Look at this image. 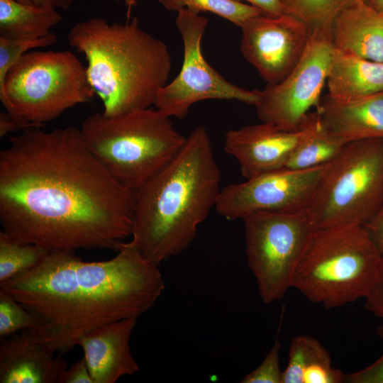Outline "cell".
<instances>
[{"mask_svg":"<svg viewBox=\"0 0 383 383\" xmlns=\"http://www.w3.org/2000/svg\"><path fill=\"white\" fill-rule=\"evenodd\" d=\"M135 192L86 146L79 128H26L0 152V222L47 250H117L131 235Z\"/></svg>","mask_w":383,"mask_h":383,"instance_id":"cell-1","label":"cell"},{"mask_svg":"<svg viewBox=\"0 0 383 383\" xmlns=\"http://www.w3.org/2000/svg\"><path fill=\"white\" fill-rule=\"evenodd\" d=\"M165 284L158 265L130 240L113 257L86 261L73 251H49L34 267L0 284L35 317L31 329L60 355L87 333L148 312Z\"/></svg>","mask_w":383,"mask_h":383,"instance_id":"cell-2","label":"cell"},{"mask_svg":"<svg viewBox=\"0 0 383 383\" xmlns=\"http://www.w3.org/2000/svg\"><path fill=\"white\" fill-rule=\"evenodd\" d=\"M220 183L209 134L199 126L177 154L135 192L131 240L157 265L183 252L216 207Z\"/></svg>","mask_w":383,"mask_h":383,"instance_id":"cell-3","label":"cell"},{"mask_svg":"<svg viewBox=\"0 0 383 383\" xmlns=\"http://www.w3.org/2000/svg\"><path fill=\"white\" fill-rule=\"evenodd\" d=\"M67 40L84 55L89 82L106 116L152 107L167 83L169 48L144 30L136 17L123 24L101 17L82 21L70 29Z\"/></svg>","mask_w":383,"mask_h":383,"instance_id":"cell-4","label":"cell"},{"mask_svg":"<svg viewBox=\"0 0 383 383\" xmlns=\"http://www.w3.org/2000/svg\"><path fill=\"white\" fill-rule=\"evenodd\" d=\"M79 129L91 152L119 183L134 192L165 166L186 140L170 117L152 107L115 117L95 112Z\"/></svg>","mask_w":383,"mask_h":383,"instance_id":"cell-5","label":"cell"},{"mask_svg":"<svg viewBox=\"0 0 383 383\" xmlns=\"http://www.w3.org/2000/svg\"><path fill=\"white\" fill-rule=\"evenodd\" d=\"M382 255L362 225L316 229L294 272L292 287L330 309L365 298Z\"/></svg>","mask_w":383,"mask_h":383,"instance_id":"cell-6","label":"cell"},{"mask_svg":"<svg viewBox=\"0 0 383 383\" xmlns=\"http://www.w3.org/2000/svg\"><path fill=\"white\" fill-rule=\"evenodd\" d=\"M95 93L87 67L70 50L28 51L9 71L0 101L28 128L50 122Z\"/></svg>","mask_w":383,"mask_h":383,"instance_id":"cell-7","label":"cell"},{"mask_svg":"<svg viewBox=\"0 0 383 383\" xmlns=\"http://www.w3.org/2000/svg\"><path fill=\"white\" fill-rule=\"evenodd\" d=\"M383 205V138L346 143L326 165L307 210L316 229L364 226Z\"/></svg>","mask_w":383,"mask_h":383,"instance_id":"cell-8","label":"cell"},{"mask_svg":"<svg viewBox=\"0 0 383 383\" xmlns=\"http://www.w3.org/2000/svg\"><path fill=\"white\" fill-rule=\"evenodd\" d=\"M245 255L265 304L282 299L316 230L306 211L257 212L243 219Z\"/></svg>","mask_w":383,"mask_h":383,"instance_id":"cell-9","label":"cell"},{"mask_svg":"<svg viewBox=\"0 0 383 383\" xmlns=\"http://www.w3.org/2000/svg\"><path fill=\"white\" fill-rule=\"evenodd\" d=\"M177 12L175 23L184 48L182 66L177 77L158 91L155 107L170 118L181 119L195 103L204 100H236L255 106L260 90L228 81L204 58L201 43L208 19L185 9Z\"/></svg>","mask_w":383,"mask_h":383,"instance_id":"cell-10","label":"cell"},{"mask_svg":"<svg viewBox=\"0 0 383 383\" xmlns=\"http://www.w3.org/2000/svg\"><path fill=\"white\" fill-rule=\"evenodd\" d=\"M331 26L311 30L305 50L293 70L281 82L260 91L255 106L262 122L295 131L309 110L317 109L330 67Z\"/></svg>","mask_w":383,"mask_h":383,"instance_id":"cell-11","label":"cell"},{"mask_svg":"<svg viewBox=\"0 0 383 383\" xmlns=\"http://www.w3.org/2000/svg\"><path fill=\"white\" fill-rule=\"evenodd\" d=\"M326 165L305 170L282 168L228 184L221 187L215 209L228 220H243L257 212L306 211Z\"/></svg>","mask_w":383,"mask_h":383,"instance_id":"cell-12","label":"cell"},{"mask_svg":"<svg viewBox=\"0 0 383 383\" xmlns=\"http://www.w3.org/2000/svg\"><path fill=\"white\" fill-rule=\"evenodd\" d=\"M240 51L267 84L281 82L296 66L311 30L301 20L284 13H262L240 27Z\"/></svg>","mask_w":383,"mask_h":383,"instance_id":"cell-13","label":"cell"},{"mask_svg":"<svg viewBox=\"0 0 383 383\" xmlns=\"http://www.w3.org/2000/svg\"><path fill=\"white\" fill-rule=\"evenodd\" d=\"M305 131L302 125L289 131L261 121L227 131L223 148L237 160L242 176L250 179L285 168Z\"/></svg>","mask_w":383,"mask_h":383,"instance_id":"cell-14","label":"cell"},{"mask_svg":"<svg viewBox=\"0 0 383 383\" xmlns=\"http://www.w3.org/2000/svg\"><path fill=\"white\" fill-rule=\"evenodd\" d=\"M60 354L31 329L0 341L1 383H62L67 368Z\"/></svg>","mask_w":383,"mask_h":383,"instance_id":"cell-15","label":"cell"},{"mask_svg":"<svg viewBox=\"0 0 383 383\" xmlns=\"http://www.w3.org/2000/svg\"><path fill=\"white\" fill-rule=\"evenodd\" d=\"M137 320L131 318L106 324L79 340L78 346L83 350L94 383H115L139 371L130 347Z\"/></svg>","mask_w":383,"mask_h":383,"instance_id":"cell-16","label":"cell"},{"mask_svg":"<svg viewBox=\"0 0 383 383\" xmlns=\"http://www.w3.org/2000/svg\"><path fill=\"white\" fill-rule=\"evenodd\" d=\"M316 111L325 130L345 143L383 138V91L344 101L325 95Z\"/></svg>","mask_w":383,"mask_h":383,"instance_id":"cell-17","label":"cell"},{"mask_svg":"<svg viewBox=\"0 0 383 383\" xmlns=\"http://www.w3.org/2000/svg\"><path fill=\"white\" fill-rule=\"evenodd\" d=\"M331 39L337 50L383 62V13L355 0L334 18Z\"/></svg>","mask_w":383,"mask_h":383,"instance_id":"cell-18","label":"cell"},{"mask_svg":"<svg viewBox=\"0 0 383 383\" xmlns=\"http://www.w3.org/2000/svg\"><path fill=\"white\" fill-rule=\"evenodd\" d=\"M328 96L349 101L383 91V62L333 49L326 79Z\"/></svg>","mask_w":383,"mask_h":383,"instance_id":"cell-19","label":"cell"},{"mask_svg":"<svg viewBox=\"0 0 383 383\" xmlns=\"http://www.w3.org/2000/svg\"><path fill=\"white\" fill-rule=\"evenodd\" d=\"M62 20L57 9L0 0V36L14 40H38L50 35Z\"/></svg>","mask_w":383,"mask_h":383,"instance_id":"cell-20","label":"cell"},{"mask_svg":"<svg viewBox=\"0 0 383 383\" xmlns=\"http://www.w3.org/2000/svg\"><path fill=\"white\" fill-rule=\"evenodd\" d=\"M301 125L305 128V134L291 154L285 168L305 170L326 165L346 144L325 130L316 111L309 112Z\"/></svg>","mask_w":383,"mask_h":383,"instance_id":"cell-21","label":"cell"},{"mask_svg":"<svg viewBox=\"0 0 383 383\" xmlns=\"http://www.w3.org/2000/svg\"><path fill=\"white\" fill-rule=\"evenodd\" d=\"M0 231V284L34 267L49 252Z\"/></svg>","mask_w":383,"mask_h":383,"instance_id":"cell-22","label":"cell"},{"mask_svg":"<svg viewBox=\"0 0 383 383\" xmlns=\"http://www.w3.org/2000/svg\"><path fill=\"white\" fill-rule=\"evenodd\" d=\"M167 10L187 9L194 13L209 12L240 28L248 19L265 13L250 4L234 0H158Z\"/></svg>","mask_w":383,"mask_h":383,"instance_id":"cell-23","label":"cell"},{"mask_svg":"<svg viewBox=\"0 0 383 383\" xmlns=\"http://www.w3.org/2000/svg\"><path fill=\"white\" fill-rule=\"evenodd\" d=\"M326 362H331V356L318 340L309 335L294 336L289 350V361L283 370L282 383H302L307 370Z\"/></svg>","mask_w":383,"mask_h":383,"instance_id":"cell-24","label":"cell"},{"mask_svg":"<svg viewBox=\"0 0 383 383\" xmlns=\"http://www.w3.org/2000/svg\"><path fill=\"white\" fill-rule=\"evenodd\" d=\"M355 0H282L284 13L303 21L310 30L331 26L336 15Z\"/></svg>","mask_w":383,"mask_h":383,"instance_id":"cell-25","label":"cell"},{"mask_svg":"<svg viewBox=\"0 0 383 383\" xmlns=\"http://www.w3.org/2000/svg\"><path fill=\"white\" fill-rule=\"evenodd\" d=\"M52 33L38 40H14L0 36V94L4 89L6 78L11 68L30 50L45 48L56 43Z\"/></svg>","mask_w":383,"mask_h":383,"instance_id":"cell-26","label":"cell"},{"mask_svg":"<svg viewBox=\"0 0 383 383\" xmlns=\"http://www.w3.org/2000/svg\"><path fill=\"white\" fill-rule=\"evenodd\" d=\"M34 316L21 303L0 292V338H4L28 329H34Z\"/></svg>","mask_w":383,"mask_h":383,"instance_id":"cell-27","label":"cell"},{"mask_svg":"<svg viewBox=\"0 0 383 383\" xmlns=\"http://www.w3.org/2000/svg\"><path fill=\"white\" fill-rule=\"evenodd\" d=\"M281 345L276 340L260 365L247 374L241 383H282L283 371L279 365Z\"/></svg>","mask_w":383,"mask_h":383,"instance_id":"cell-28","label":"cell"},{"mask_svg":"<svg viewBox=\"0 0 383 383\" xmlns=\"http://www.w3.org/2000/svg\"><path fill=\"white\" fill-rule=\"evenodd\" d=\"M383 342V324L377 330ZM345 382L348 383H383V353L369 366L358 371L345 374Z\"/></svg>","mask_w":383,"mask_h":383,"instance_id":"cell-29","label":"cell"},{"mask_svg":"<svg viewBox=\"0 0 383 383\" xmlns=\"http://www.w3.org/2000/svg\"><path fill=\"white\" fill-rule=\"evenodd\" d=\"M365 299V309L383 321V255L370 292Z\"/></svg>","mask_w":383,"mask_h":383,"instance_id":"cell-30","label":"cell"},{"mask_svg":"<svg viewBox=\"0 0 383 383\" xmlns=\"http://www.w3.org/2000/svg\"><path fill=\"white\" fill-rule=\"evenodd\" d=\"M62 383H94L84 357L67 368Z\"/></svg>","mask_w":383,"mask_h":383,"instance_id":"cell-31","label":"cell"},{"mask_svg":"<svg viewBox=\"0 0 383 383\" xmlns=\"http://www.w3.org/2000/svg\"><path fill=\"white\" fill-rule=\"evenodd\" d=\"M363 226L380 254L383 255V205L376 215Z\"/></svg>","mask_w":383,"mask_h":383,"instance_id":"cell-32","label":"cell"},{"mask_svg":"<svg viewBox=\"0 0 383 383\" xmlns=\"http://www.w3.org/2000/svg\"><path fill=\"white\" fill-rule=\"evenodd\" d=\"M254 6L267 14L279 16L285 13L282 0H234Z\"/></svg>","mask_w":383,"mask_h":383,"instance_id":"cell-33","label":"cell"},{"mask_svg":"<svg viewBox=\"0 0 383 383\" xmlns=\"http://www.w3.org/2000/svg\"><path fill=\"white\" fill-rule=\"evenodd\" d=\"M28 128L27 126L21 123L18 120L13 118L6 111H1L0 112V137H4L9 133L17 131H23Z\"/></svg>","mask_w":383,"mask_h":383,"instance_id":"cell-34","label":"cell"},{"mask_svg":"<svg viewBox=\"0 0 383 383\" xmlns=\"http://www.w3.org/2000/svg\"><path fill=\"white\" fill-rule=\"evenodd\" d=\"M31 1L38 6L57 10H68L73 3V0H31Z\"/></svg>","mask_w":383,"mask_h":383,"instance_id":"cell-35","label":"cell"},{"mask_svg":"<svg viewBox=\"0 0 383 383\" xmlns=\"http://www.w3.org/2000/svg\"><path fill=\"white\" fill-rule=\"evenodd\" d=\"M116 2H122L127 8V17L130 18L131 12L137 6L140 0H115Z\"/></svg>","mask_w":383,"mask_h":383,"instance_id":"cell-36","label":"cell"},{"mask_svg":"<svg viewBox=\"0 0 383 383\" xmlns=\"http://www.w3.org/2000/svg\"><path fill=\"white\" fill-rule=\"evenodd\" d=\"M370 7L374 9L383 13V0H362Z\"/></svg>","mask_w":383,"mask_h":383,"instance_id":"cell-37","label":"cell"},{"mask_svg":"<svg viewBox=\"0 0 383 383\" xmlns=\"http://www.w3.org/2000/svg\"><path fill=\"white\" fill-rule=\"evenodd\" d=\"M13 1H16L19 3L27 4H33L31 1V0H13Z\"/></svg>","mask_w":383,"mask_h":383,"instance_id":"cell-38","label":"cell"}]
</instances>
